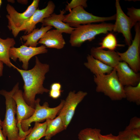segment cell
<instances>
[{"instance_id":"29","label":"cell","mask_w":140,"mask_h":140,"mask_svg":"<svg viewBox=\"0 0 140 140\" xmlns=\"http://www.w3.org/2000/svg\"><path fill=\"white\" fill-rule=\"evenodd\" d=\"M86 0H72L70 2L68 3L66 5L65 10L69 11L79 6H82L84 8L87 6Z\"/></svg>"},{"instance_id":"19","label":"cell","mask_w":140,"mask_h":140,"mask_svg":"<svg viewBox=\"0 0 140 140\" xmlns=\"http://www.w3.org/2000/svg\"><path fill=\"white\" fill-rule=\"evenodd\" d=\"M52 28L50 26H41L40 29H35L30 33L22 36L21 39L26 41L24 45L29 47H36L39 44L38 41L47 31Z\"/></svg>"},{"instance_id":"37","label":"cell","mask_w":140,"mask_h":140,"mask_svg":"<svg viewBox=\"0 0 140 140\" xmlns=\"http://www.w3.org/2000/svg\"><path fill=\"white\" fill-rule=\"evenodd\" d=\"M2 1L1 0H0V8L2 4ZM0 17H1L0 15Z\"/></svg>"},{"instance_id":"23","label":"cell","mask_w":140,"mask_h":140,"mask_svg":"<svg viewBox=\"0 0 140 140\" xmlns=\"http://www.w3.org/2000/svg\"><path fill=\"white\" fill-rule=\"evenodd\" d=\"M47 128L46 121L43 123L35 122L33 127L25 140H39L45 137Z\"/></svg>"},{"instance_id":"33","label":"cell","mask_w":140,"mask_h":140,"mask_svg":"<svg viewBox=\"0 0 140 140\" xmlns=\"http://www.w3.org/2000/svg\"><path fill=\"white\" fill-rule=\"evenodd\" d=\"M0 140H7L6 137L3 135L1 130H0Z\"/></svg>"},{"instance_id":"34","label":"cell","mask_w":140,"mask_h":140,"mask_svg":"<svg viewBox=\"0 0 140 140\" xmlns=\"http://www.w3.org/2000/svg\"><path fill=\"white\" fill-rule=\"evenodd\" d=\"M17 2L19 3L26 5L28 2V1L26 0H18Z\"/></svg>"},{"instance_id":"10","label":"cell","mask_w":140,"mask_h":140,"mask_svg":"<svg viewBox=\"0 0 140 140\" xmlns=\"http://www.w3.org/2000/svg\"><path fill=\"white\" fill-rule=\"evenodd\" d=\"M87 94V92L81 90L76 93L75 90L71 91L68 93L59 114L66 129L74 116L77 106Z\"/></svg>"},{"instance_id":"24","label":"cell","mask_w":140,"mask_h":140,"mask_svg":"<svg viewBox=\"0 0 140 140\" xmlns=\"http://www.w3.org/2000/svg\"><path fill=\"white\" fill-rule=\"evenodd\" d=\"M101 130L96 128H86L81 130L78 135L79 140H100Z\"/></svg>"},{"instance_id":"12","label":"cell","mask_w":140,"mask_h":140,"mask_svg":"<svg viewBox=\"0 0 140 140\" xmlns=\"http://www.w3.org/2000/svg\"><path fill=\"white\" fill-rule=\"evenodd\" d=\"M115 7L116 21L113 30L122 33L126 44L129 46L131 44L132 39L131 29L134 25L130 18L123 11L119 0L116 1Z\"/></svg>"},{"instance_id":"36","label":"cell","mask_w":140,"mask_h":140,"mask_svg":"<svg viewBox=\"0 0 140 140\" xmlns=\"http://www.w3.org/2000/svg\"><path fill=\"white\" fill-rule=\"evenodd\" d=\"M8 2L11 3H15V1L14 0H8Z\"/></svg>"},{"instance_id":"16","label":"cell","mask_w":140,"mask_h":140,"mask_svg":"<svg viewBox=\"0 0 140 140\" xmlns=\"http://www.w3.org/2000/svg\"><path fill=\"white\" fill-rule=\"evenodd\" d=\"M66 11L64 9L60 10L59 14L53 13L49 17L44 19L41 22L42 26H50L55 27L62 33L71 34L75 28L70 26L63 21Z\"/></svg>"},{"instance_id":"22","label":"cell","mask_w":140,"mask_h":140,"mask_svg":"<svg viewBox=\"0 0 140 140\" xmlns=\"http://www.w3.org/2000/svg\"><path fill=\"white\" fill-rule=\"evenodd\" d=\"M125 98L130 102L140 104V82L135 86H124Z\"/></svg>"},{"instance_id":"31","label":"cell","mask_w":140,"mask_h":140,"mask_svg":"<svg viewBox=\"0 0 140 140\" xmlns=\"http://www.w3.org/2000/svg\"><path fill=\"white\" fill-rule=\"evenodd\" d=\"M100 140H118L117 136L113 135L111 133L103 135L101 134L100 136Z\"/></svg>"},{"instance_id":"30","label":"cell","mask_w":140,"mask_h":140,"mask_svg":"<svg viewBox=\"0 0 140 140\" xmlns=\"http://www.w3.org/2000/svg\"><path fill=\"white\" fill-rule=\"evenodd\" d=\"M62 91L61 90L50 89L48 92L49 96L53 99H57L60 97Z\"/></svg>"},{"instance_id":"15","label":"cell","mask_w":140,"mask_h":140,"mask_svg":"<svg viewBox=\"0 0 140 140\" xmlns=\"http://www.w3.org/2000/svg\"><path fill=\"white\" fill-rule=\"evenodd\" d=\"M90 53L95 59L114 68L122 61L117 52L114 51L105 50L94 47L91 49Z\"/></svg>"},{"instance_id":"5","label":"cell","mask_w":140,"mask_h":140,"mask_svg":"<svg viewBox=\"0 0 140 140\" xmlns=\"http://www.w3.org/2000/svg\"><path fill=\"white\" fill-rule=\"evenodd\" d=\"M40 101L39 98L36 100L34 113L29 118L22 121L21 127L23 131H28L31 124L32 122H40L48 119L54 118L59 113L65 102L64 100H61L58 105L55 107L51 108L49 107V105L47 102H45L42 105H40Z\"/></svg>"},{"instance_id":"9","label":"cell","mask_w":140,"mask_h":140,"mask_svg":"<svg viewBox=\"0 0 140 140\" xmlns=\"http://www.w3.org/2000/svg\"><path fill=\"white\" fill-rule=\"evenodd\" d=\"M12 97L16 106L17 125L19 130V136L21 138L25 140L32 128H31L27 131H23L21 128V122L22 120L30 118L34 113L35 109L29 106L26 102L23 97V92L21 90L18 89L16 90Z\"/></svg>"},{"instance_id":"6","label":"cell","mask_w":140,"mask_h":140,"mask_svg":"<svg viewBox=\"0 0 140 140\" xmlns=\"http://www.w3.org/2000/svg\"><path fill=\"white\" fill-rule=\"evenodd\" d=\"M116 15L108 17H101L93 15L86 11L82 6L77 7L65 15L63 21L75 28L82 24L115 20Z\"/></svg>"},{"instance_id":"25","label":"cell","mask_w":140,"mask_h":140,"mask_svg":"<svg viewBox=\"0 0 140 140\" xmlns=\"http://www.w3.org/2000/svg\"><path fill=\"white\" fill-rule=\"evenodd\" d=\"M99 48L103 49H108L109 50L114 51L118 46L116 39L114 34L109 33L104 38L100 44Z\"/></svg>"},{"instance_id":"8","label":"cell","mask_w":140,"mask_h":140,"mask_svg":"<svg viewBox=\"0 0 140 140\" xmlns=\"http://www.w3.org/2000/svg\"><path fill=\"white\" fill-rule=\"evenodd\" d=\"M135 26V35L131 44L124 52L117 53L121 61L126 62L134 71L138 73L140 70V22H137Z\"/></svg>"},{"instance_id":"1","label":"cell","mask_w":140,"mask_h":140,"mask_svg":"<svg viewBox=\"0 0 140 140\" xmlns=\"http://www.w3.org/2000/svg\"><path fill=\"white\" fill-rule=\"evenodd\" d=\"M35 64L33 67L29 70L19 68L15 65L13 67L20 74L24 82L23 97L26 103L32 107L35 106L36 95L47 93L49 90L43 86L45 75L50 70V66L40 62L36 57Z\"/></svg>"},{"instance_id":"20","label":"cell","mask_w":140,"mask_h":140,"mask_svg":"<svg viewBox=\"0 0 140 140\" xmlns=\"http://www.w3.org/2000/svg\"><path fill=\"white\" fill-rule=\"evenodd\" d=\"M46 121L47 128L45 139L46 140H50L56 134L66 129L61 117L59 115L54 118L48 119Z\"/></svg>"},{"instance_id":"27","label":"cell","mask_w":140,"mask_h":140,"mask_svg":"<svg viewBox=\"0 0 140 140\" xmlns=\"http://www.w3.org/2000/svg\"><path fill=\"white\" fill-rule=\"evenodd\" d=\"M117 137L118 140H140V136L125 129L120 131Z\"/></svg>"},{"instance_id":"11","label":"cell","mask_w":140,"mask_h":140,"mask_svg":"<svg viewBox=\"0 0 140 140\" xmlns=\"http://www.w3.org/2000/svg\"><path fill=\"white\" fill-rule=\"evenodd\" d=\"M48 50L46 47L42 45L38 47H33L22 45L19 47L11 48L9 50L10 58L16 62L17 58L23 63L22 67L25 70H27L29 61L32 57L38 54L47 53Z\"/></svg>"},{"instance_id":"17","label":"cell","mask_w":140,"mask_h":140,"mask_svg":"<svg viewBox=\"0 0 140 140\" xmlns=\"http://www.w3.org/2000/svg\"><path fill=\"white\" fill-rule=\"evenodd\" d=\"M46 47L58 49H62L66 42L62 33L56 29L49 30L42 36L38 42Z\"/></svg>"},{"instance_id":"28","label":"cell","mask_w":140,"mask_h":140,"mask_svg":"<svg viewBox=\"0 0 140 140\" xmlns=\"http://www.w3.org/2000/svg\"><path fill=\"white\" fill-rule=\"evenodd\" d=\"M127 14L134 25L140 21V9L133 7L127 8Z\"/></svg>"},{"instance_id":"14","label":"cell","mask_w":140,"mask_h":140,"mask_svg":"<svg viewBox=\"0 0 140 140\" xmlns=\"http://www.w3.org/2000/svg\"><path fill=\"white\" fill-rule=\"evenodd\" d=\"M115 68L118 79L123 86H135L140 82V73L135 72L125 62H120Z\"/></svg>"},{"instance_id":"32","label":"cell","mask_w":140,"mask_h":140,"mask_svg":"<svg viewBox=\"0 0 140 140\" xmlns=\"http://www.w3.org/2000/svg\"><path fill=\"white\" fill-rule=\"evenodd\" d=\"M3 62L0 61V77L2 75L3 70Z\"/></svg>"},{"instance_id":"18","label":"cell","mask_w":140,"mask_h":140,"mask_svg":"<svg viewBox=\"0 0 140 140\" xmlns=\"http://www.w3.org/2000/svg\"><path fill=\"white\" fill-rule=\"evenodd\" d=\"M87 59V61L84 63V65L94 75L109 74L114 69L95 59L90 55H88Z\"/></svg>"},{"instance_id":"21","label":"cell","mask_w":140,"mask_h":140,"mask_svg":"<svg viewBox=\"0 0 140 140\" xmlns=\"http://www.w3.org/2000/svg\"><path fill=\"white\" fill-rule=\"evenodd\" d=\"M16 41L13 38H7L3 39L0 37V61L10 68L13 67L14 65L10 60L9 50L11 48L14 47Z\"/></svg>"},{"instance_id":"2","label":"cell","mask_w":140,"mask_h":140,"mask_svg":"<svg viewBox=\"0 0 140 140\" xmlns=\"http://www.w3.org/2000/svg\"><path fill=\"white\" fill-rule=\"evenodd\" d=\"M17 82L9 92L2 89L0 94L5 99L6 111L4 120L2 122V131L4 136L8 140H23L19 136V130L17 125V121L15 115L16 114V106L12 97L13 94L19 89Z\"/></svg>"},{"instance_id":"35","label":"cell","mask_w":140,"mask_h":140,"mask_svg":"<svg viewBox=\"0 0 140 140\" xmlns=\"http://www.w3.org/2000/svg\"><path fill=\"white\" fill-rule=\"evenodd\" d=\"M2 121L0 118V130H1L2 129Z\"/></svg>"},{"instance_id":"4","label":"cell","mask_w":140,"mask_h":140,"mask_svg":"<svg viewBox=\"0 0 140 140\" xmlns=\"http://www.w3.org/2000/svg\"><path fill=\"white\" fill-rule=\"evenodd\" d=\"M114 24L103 23L79 25L70 34L69 42L74 47H79L85 41H90L97 35L113 30Z\"/></svg>"},{"instance_id":"7","label":"cell","mask_w":140,"mask_h":140,"mask_svg":"<svg viewBox=\"0 0 140 140\" xmlns=\"http://www.w3.org/2000/svg\"><path fill=\"white\" fill-rule=\"evenodd\" d=\"M55 7L53 2L50 1L45 8L41 10L38 9L29 19L20 27H16L13 26L8 25V27L10 30L11 31L15 37H16L21 31H24L25 34H28L36 28L37 24L41 22L44 19L53 13Z\"/></svg>"},{"instance_id":"26","label":"cell","mask_w":140,"mask_h":140,"mask_svg":"<svg viewBox=\"0 0 140 140\" xmlns=\"http://www.w3.org/2000/svg\"><path fill=\"white\" fill-rule=\"evenodd\" d=\"M125 129L130 131L140 136V118L136 116L132 118Z\"/></svg>"},{"instance_id":"3","label":"cell","mask_w":140,"mask_h":140,"mask_svg":"<svg viewBox=\"0 0 140 140\" xmlns=\"http://www.w3.org/2000/svg\"><path fill=\"white\" fill-rule=\"evenodd\" d=\"M94 81L97 92L103 93L113 101L125 98L124 86L120 81L115 68L109 74L94 75Z\"/></svg>"},{"instance_id":"13","label":"cell","mask_w":140,"mask_h":140,"mask_svg":"<svg viewBox=\"0 0 140 140\" xmlns=\"http://www.w3.org/2000/svg\"><path fill=\"white\" fill-rule=\"evenodd\" d=\"M39 0H34L26 10L22 13L18 12L14 7L9 4L6 8L8 14L6 17L8 21V25L19 27L25 23L38 9Z\"/></svg>"}]
</instances>
